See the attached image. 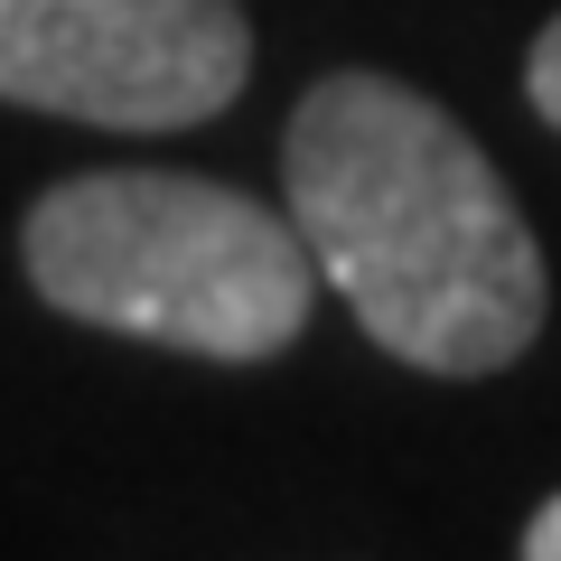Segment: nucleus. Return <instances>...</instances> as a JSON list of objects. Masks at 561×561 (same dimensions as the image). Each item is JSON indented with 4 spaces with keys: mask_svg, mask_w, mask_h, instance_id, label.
I'll return each instance as SVG.
<instances>
[{
    "mask_svg": "<svg viewBox=\"0 0 561 561\" xmlns=\"http://www.w3.org/2000/svg\"><path fill=\"white\" fill-rule=\"evenodd\" d=\"M290 225L356 328L412 375H496L542 328V243L515 187L431 94L393 76L309 84L290 140Z\"/></svg>",
    "mask_w": 561,
    "mask_h": 561,
    "instance_id": "1",
    "label": "nucleus"
},
{
    "mask_svg": "<svg viewBox=\"0 0 561 561\" xmlns=\"http://www.w3.org/2000/svg\"><path fill=\"white\" fill-rule=\"evenodd\" d=\"M38 300L84 328L206 365H262L309 328L319 262L300 225L179 169H84L20 225Z\"/></svg>",
    "mask_w": 561,
    "mask_h": 561,
    "instance_id": "2",
    "label": "nucleus"
},
{
    "mask_svg": "<svg viewBox=\"0 0 561 561\" xmlns=\"http://www.w3.org/2000/svg\"><path fill=\"white\" fill-rule=\"evenodd\" d=\"M253 76L234 0H0V103L103 131H187Z\"/></svg>",
    "mask_w": 561,
    "mask_h": 561,
    "instance_id": "3",
    "label": "nucleus"
},
{
    "mask_svg": "<svg viewBox=\"0 0 561 561\" xmlns=\"http://www.w3.org/2000/svg\"><path fill=\"white\" fill-rule=\"evenodd\" d=\"M524 552H534V561H561V496L542 505L534 524H524Z\"/></svg>",
    "mask_w": 561,
    "mask_h": 561,
    "instance_id": "5",
    "label": "nucleus"
},
{
    "mask_svg": "<svg viewBox=\"0 0 561 561\" xmlns=\"http://www.w3.org/2000/svg\"><path fill=\"white\" fill-rule=\"evenodd\" d=\"M524 94H534V113L561 131V20L534 38V66H524Z\"/></svg>",
    "mask_w": 561,
    "mask_h": 561,
    "instance_id": "4",
    "label": "nucleus"
}]
</instances>
